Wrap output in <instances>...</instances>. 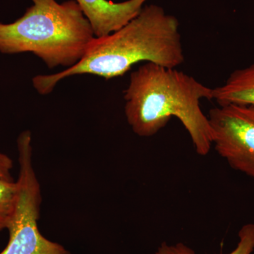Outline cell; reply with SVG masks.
Masks as SVG:
<instances>
[{
  "instance_id": "cell-2",
  "label": "cell",
  "mask_w": 254,
  "mask_h": 254,
  "mask_svg": "<svg viewBox=\"0 0 254 254\" xmlns=\"http://www.w3.org/2000/svg\"><path fill=\"white\" fill-rule=\"evenodd\" d=\"M127 123L137 136H155L175 117L201 156L210 153L213 134L200 100H213V88L176 68L145 63L130 75L124 91Z\"/></svg>"
},
{
  "instance_id": "cell-6",
  "label": "cell",
  "mask_w": 254,
  "mask_h": 254,
  "mask_svg": "<svg viewBox=\"0 0 254 254\" xmlns=\"http://www.w3.org/2000/svg\"><path fill=\"white\" fill-rule=\"evenodd\" d=\"M91 23L95 38L118 31L138 16L148 0H75Z\"/></svg>"
},
{
  "instance_id": "cell-9",
  "label": "cell",
  "mask_w": 254,
  "mask_h": 254,
  "mask_svg": "<svg viewBox=\"0 0 254 254\" xmlns=\"http://www.w3.org/2000/svg\"><path fill=\"white\" fill-rule=\"evenodd\" d=\"M17 182L0 178V232L6 230L17 199Z\"/></svg>"
},
{
  "instance_id": "cell-3",
  "label": "cell",
  "mask_w": 254,
  "mask_h": 254,
  "mask_svg": "<svg viewBox=\"0 0 254 254\" xmlns=\"http://www.w3.org/2000/svg\"><path fill=\"white\" fill-rule=\"evenodd\" d=\"M31 1L21 17L0 23V53H33L50 69L79 63L95 38L79 5L75 0Z\"/></svg>"
},
{
  "instance_id": "cell-4",
  "label": "cell",
  "mask_w": 254,
  "mask_h": 254,
  "mask_svg": "<svg viewBox=\"0 0 254 254\" xmlns=\"http://www.w3.org/2000/svg\"><path fill=\"white\" fill-rule=\"evenodd\" d=\"M31 141L29 131L18 137L17 199L6 228L9 241L0 254H70L63 246L43 237L38 228L41 187L33 168Z\"/></svg>"
},
{
  "instance_id": "cell-8",
  "label": "cell",
  "mask_w": 254,
  "mask_h": 254,
  "mask_svg": "<svg viewBox=\"0 0 254 254\" xmlns=\"http://www.w3.org/2000/svg\"><path fill=\"white\" fill-rule=\"evenodd\" d=\"M239 240L236 248L228 254H252L254 251V224L242 226L238 234ZM153 254H195L194 251L183 243L169 245L163 242Z\"/></svg>"
},
{
  "instance_id": "cell-5",
  "label": "cell",
  "mask_w": 254,
  "mask_h": 254,
  "mask_svg": "<svg viewBox=\"0 0 254 254\" xmlns=\"http://www.w3.org/2000/svg\"><path fill=\"white\" fill-rule=\"evenodd\" d=\"M208 118L217 153L232 169L254 179V108L218 105Z\"/></svg>"
},
{
  "instance_id": "cell-1",
  "label": "cell",
  "mask_w": 254,
  "mask_h": 254,
  "mask_svg": "<svg viewBox=\"0 0 254 254\" xmlns=\"http://www.w3.org/2000/svg\"><path fill=\"white\" fill-rule=\"evenodd\" d=\"M180 22L158 4L145 5L138 16L118 31L95 38L83 59L71 67L32 79L38 93L53 91L62 80L92 74L108 80L123 76L141 62L168 68L185 63Z\"/></svg>"
},
{
  "instance_id": "cell-10",
  "label": "cell",
  "mask_w": 254,
  "mask_h": 254,
  "mask_svg": "<svg viewBox=\"0 0 254 254\" xmlns=\"http://www.w3.org/2000/svg\"><path fill=\"white\" fill-rule=\"evenodd\" d=\"M12 160L7 155L0 151V178L6 180H14L11 171L13 170Z\"/></svg>"
},
{
  "instance_id": "cell-7",
  "label": "cell",
  "mask_w": 254,
  "mask_h": 254,
  "mask_svg": "<svg viewBox=\"0 0 254 254\" xmlns=\"http://www.w3.org/2000/svg\"><path fill=\"white\" fill-rule=\"evenodd\" d=\"M218 105L235 104L254 109V63L230 73L221 86L213 88Z\"/></svg>"
}]
</instances>
